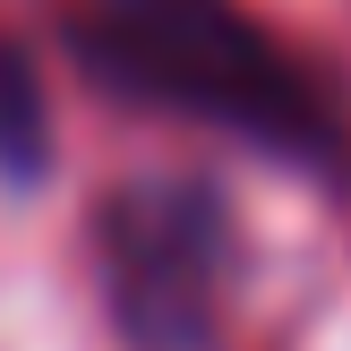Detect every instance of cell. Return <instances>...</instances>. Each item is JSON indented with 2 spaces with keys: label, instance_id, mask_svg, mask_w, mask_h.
I'll list each match as a JSON object with an SVG mask.
<instances>
[{
  "label": "cell",
  "instance_id": "1",
  "mask_svg": "<svg viewBox=\"0 0 351 351\" xmlns=\"http://www.w3.org/2000/svg\"><path fill=\"white\" fill-rule=\"evenodd\" d=\"M77 51L95 77L146 103H171V112L223 120L257 146H283V154L326 146V112L300 86V69L223 0H103L77 26Z\"/></svg>",
  "mask_w": 351,
  "mask_h": 351
},
{
  "label": "cell",
  "instance_id": "2",
  "mask_svg": "<svg viewBox=\"0 0 351 351\" xmlns=\"http://www.w3.org/2000/svg\"><path fill=\"white\" fill-rule=\"evenodd\" d=\"M103 274L146 351H197L223 300V206L189 180L120 189L103 206Z\"/></svg>",
  "mask_w": 351,
  "mask_h": 351
},
{
  "label": "cell",
  "instance_id": "3",
  "mask_svg": "<svg viewBox=\"0 0 351 351\" xmlns=\"http://www.w3.org/2000/svg\"><path fill=\"white\" fill-rule=\"evenodd\" d=\"M51 163V112H43V77H34L26 43L0 34V171L9 180H43Z\"/></svg>",
  "mask_w": 351,
  "mask_h": 351
}]
</instances>
